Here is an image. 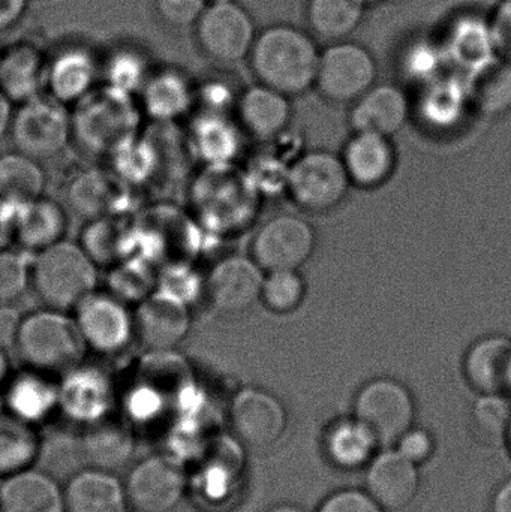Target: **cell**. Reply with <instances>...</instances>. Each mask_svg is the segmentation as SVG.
Wrapping results in <instances>:
<instances>
[{
    "instance_id": "7bdbcfd3",
    "label": "cell",
    "mask_w": 511,
    "mask_h": 512,
    "mask_svg": "<svg viewBox=\"0 0 511 512\" xmlns=\"http://www.w3.org/2000/svg\"><path fill=\"white\" fill-rule=\"evenodd\" d=\"M306 285L299 270L270 271L264 277L260 301L276 315H288L302 306Z\"/></svg>"
},
{
    "instance_id": "e575fe53",
    "label": "cell",
    "mask_w": 511,
    "mask_h": 512,
    "mask_svg": "<svg viewBox=\"0 0 511 512\" xmlns=\"http://www.w3.org/2000/svg\"><path fill=\"white\" fill-rule=\"evenodd\" d=\"M368 0H309L306 17L315 35L339 42L356 32Z\"/></svg>"
},
{
    "instance_id": "8fae6325",
    "label": "cell",
    "mask_w": 511,
    "mask_h": 512,
    "mask_svg": "<svg viewBox=\"0 0 511 512\" xmlns=\"http://www.w3.org/2000/svg\"><path fill=\"white\" fill-rule=\"evenodd\" d=\"M315 231L305 219L279 215L255 234L251 256L266 273L299 270L315 251Z\"/></svg>"
},
{
    "instance_id": "db71d44e",
    "label": "cell",
    "mask_w": 511,
    "mask_h": 512,
    "mask_svg": "<svg viewBox=\"0 0 511 512\" xmlns=\"http://www.w3.org/2000/svg\"><path fill=\"white\" fill-rule=\"evenodd\" d=\"M492 512H511V481L495 493Z\"/></svg>"
},
{
    "instance_id": "f6af8a7d",
    "label": "cell",
    "mask_w": 511,
    "mask_h": 512,
    "mask_svg": "<svg viewBox=\"0 0 511 512\" xmlns=\"http://www.w3.org/2000/svg\"><path fill=\"white\" fill-rule=\"evenodd\" d=\"M32 256L20 248L0 251V306L15 303L29 291Z\"/></svg>"
},
{
    "instance_id": "d6a6232c",
    "label": "cell",
    "mask_w": 511,
    "mask_h": 512,
    "mask_svg": "<svg viewBox=\"0 0 511 512\" xmlns=\"http://www.w3.org/2000/svg\"><path fill=\"white\" fill-rule=\"evenodd\" d=\"M41 161L20 152L0 153V203L21 206L44 195Z\"/></svg>"
},
{
    "instance_id": "6f0895ef",
    "label": "cell",
    "mask_w": 511,
    "mask_h": 512,
    "mask_svg": "<svg viewBox=\"0 0 511 512\" xmlns=\"http://www.w3.org/2000/svg\"><path fill=\"white\" fill-rule=\"evenodd\" d=\"M269 512H306L300 510V508L293 507V505H279V507L273 508Z\"/></svg>"
},
{
    "instance_id": "7a4b0ae2",
    "label": "cell",
    "mask_w": 511,
    "mask_h": 512,
    "mask_svg": "<svg viewBox=\"0 0 511 512\" xmlns=\"http://www.w3.org/2000/svg\"><path fill=\"white\" fill-rule=\"evenodd\" d=\"M320 56L308 33L288 24H276L255 38L249 60L260 84L291 98L315 86Z\"/></svg>"
},
{
    "instance_id": "8d00e7d4",
    "label": "cell",
    "mask_w": 511,
    "mask_h": 512,
    "mask_svg": "<svg viewBox=\"0 0 511 512\" xmlns=\"http://www.w3.org/2000/svg\"><path fill=\"white\" fill-rule=\"evenodd\" d=\"M188 143L206 165L228 164L237 146L234 129L221 114L200 113L189 129Z\"/></svg>"
},
{
    "instance_id": "681fc988",
    "label": "cell",
    "mask_w": 511,
    "mask_h": 512,
    "mask_svg": "<svg viewBox=\"0 0 511 512\" xmlns=\"http://www.w3.org/2000/svg\"><path fill=\"white\" fill-rule=\"evenodd\" d=\"M489 24L495 53L500 59L511 63V0H500L489 17Z\"/></svg>"
},
{
    "instance_id": "ba28073f",
    "label": "cell",
    "mask_w": 511,
    "mask_h": 512,
    "mask_svg": "<svg viewBox=\"0 0 511 512\" xmlns=\"http://www.w3.org/2000/svg\"><path fill=\"white\" fill-rule=\"evenodd\" d=\"M354 414L377 444L389 447L413 426L416 406L404 384L395 379L377 378L357 393Z\"/></svg>"
},
{
    "instance_id": "c3c4849f",
    "label": "cell",
    "mask_w": 511,
    "mask_h": 512,
    "mask_svg": "<svg viewBox=\"0 0 511 512\" xmlns=\"http://www.w3.org/2000/svg\"><path fill=\"white\" fill-rule=\"evenodd\" d=\"M317 512H384V508L369 493L341 490L329 496Z\"/></svg>"
},
{
    "instance_id": "603a6c76",
    "label": "cell",
    "mask_w": 511,
    "mask_h": 512,
    "mask_svg": "<svg viewBox=\"0 0 511 512\" xmlns=\"http://www.w3.org/2000/svg\"><path fill=\"white\" fill-rule=\"evenodd\" d=\"M410 117V101L395 84H375L353 104L350 123L354 132L392 138Z\"/></svg>"
},
{
    "instance_id": "5b68a950",
    "label": "cell",
    "mask_w": 511,
    "mask_h": 512,
    "mask_svg": "<svg viewBox=\"0 0 511 512\" xmlns=\"http://www.w3.org/2000/svg\"><path fill=\"white\" fill-rule=\"evenodd\" d=\"M8 135L15 150L38 161L54 158L71 143V107L41 93L15 105Z\"/></svg>"
},
{
    "instance_id": "9a60e30c",
    "label": "cell",
    "mask_w": 511,
    "mask_h": 512,
    "mask_svg": "<svg viewBox=\"0 0 511 512\" xmlns=\"http://www.w3.org/2000/svg\"><path fill=\"white\" fill-rule=\"evenodd\" d=\"M185 489V471L176 460L165 456L147 457L129 474L126 501L135 511L168 512L182 501Z\"/></svg>"
},
{
    "instance_id": "bcb514c9",
    "label": "cell",
    "mask_w": 511,
    "mask_h": 512,
    "mask_svg": "<svg viewBox=\"0 0 511 512\" xmlns=\"http://www.w3.org/2000/svg\"><path fill=\"white\" fill-rule=\"evenodd\" d=\"M156 289L191 306L204 292V280L198 279L189 262L168 264L158 270Z\"/></svg>"
},
{
    "instance_id": "ac0fdd59",
    "label": "cell",
    "mask_w": 511,
    "mask_h": 512,
    "mask_svg": "<svg viewBox=\"0 0 511 512\" xmlns=\"http://www.w3.org/2000/svg\"><path fill=\"white\" fill-rule=\"evenodd\" d=\"M128 186L110 170L77 168L66 180L65 197L69 207L87 221L104 216L123 215Z\"/></svg>"
},
{
    "instance_id": "277c9868",
    "label": "cell",
    "mask_w": 511,
    "mask_h": 512,
    "mask_svg": "<svg viewBox=\"0 0 511 512\" xmlns=\"http://www.w3.org/2000/svg\"><path fill=\"white\" fill-rule=\"evenodd\" d=\"M98 268L80 243L63 239L33 254L30 289L42 306L72 313L96 291Z\"/></svg>"
},
{
    "instance_id": "680465c9",
    "label": "cell",
    "mask_w": 511,
    "mask_h": 512,
    "mask_svg": "<svg viewBox=\"0 0 511 512\" xmlns=\"http://www.w3.org/2000/svg\"><path fill=\"white\" fill-rule=\"evenodd\" d=\"M506 441H507V444H509L510 453H511V421H510V426H509V432H507Z\"/></svg>"
},
{
    "instance_id": "816d5d0a",
    "label": "cell",
    "mask_w": 511,
    "mask_h": 512,
    "mask_svg": "<svg viewBox=\"0 0 511 512\" xmlns=\"http://www.w3.org/2000/svg\"><path fill=\"white\" fill-rule=\"evenodd\" d=\"M17 207L0 203V251L14 245V216Z\"/></svg>"
},
{
    "instance_id": "f1b7e54d",
    "label": "cell",
    "mask_w": 511,
    "mask_h": 512,
    "mask_svg": "<svg viewBox=\"0 0 511 512\" xmlns=\"http://www.w3.org/2000/svg\"><path fill=\"white\" fill-rule=\"evenodd\" d=\"M63 501L65 512H125L126 493L110 472L96 468L74 475Z\"/></svg>"
},
{
    "instance_id": "74e56055",
    "label": "cell",
    "mask_w": 511,
    "mask_h": 512,
    "mask_svg": "<svg viewBox=\"0 0 511 512\" xmlns=\"http://www.w3.org/2000/svg\"><path fill=\"white\" fill-rule=\"evenodd\" d=\"M152 71L146 53L132 45L114 48L101 63V78L105 86L132 96L140 93Z\"/></svg>"
},
{
    "instance_id": "83f0119b",
    "label": "cell",
    "mask_w": 511,
    "mask_h": 512,
    "mask_svg": "<svg viewBox=\"0 0 511 512\" xmlns=\"http://www.w3.org/2000/svg\"><path fill=\"white\" fill-rule=\"evenodd\" d=\"M0 512H65V501L48 475L24 469L0 486Z\"/></svg>"
},
{
    "instance_id": "484cf974",
    "label": "cell",
    "mask_w": 511,
    "mask_h": 512,
    "mask_svg": "<svg viewBox=\"0 0 511 512\" xmlns=\"http://www.w3.org/2000/svg\"><path fill=\"white\" fill-rule=\"evenodd\" d=\"M237 111L242 128L258 140H272L290 125L288 96L263 84L251 87L240 96Z\"/></svg>"
},
{
    "instance_id": "44dd1931",
    "label": "cell",
    "mask_w": 511,
    "mask_h": 512,
    "mask_svg": "<svg viewBox=\"0 0 511 512\" xmlns=\"http://www.w3.org/2000/svg\"><path fill=\"white\" fill-rule=\"evenodd\" d=\"M366 486L384 510H405L419 492L417 465L398 450L384 451L369 466Z\"/></svg>"
},
{
    "instance_id": "6da1fadb",
    "label": "cell",
    "mask_w": 511,
    "mask_h": 512,
    "mask_svg": "<svg viewBox=\"0 0 511 512\" xmlns=\"http://www.w3.org/2000/svg\"><path fill=\"white\" fill-rule=\"evenodd\" d=\"M143 117L135 96L96 86L71 107V144L89 158L107 161L143 132Z\"/></svg>"
},
{
    "instance_id": "f35d334b",
    "label": "cell",
    "mask_w": 511,
    "mask_h": 512,
    "mask_svg": "<svg viewBox=\"0 0 511 512\" xmlns=\"http://www.w3.org/2000/svg\"><path fill=\"white\" fill-rule=\"evenodd\" d=\"M108 170L126 186H141L158 179L159 164L152 141L141 132L107 159Z\"/></svg>"
},
{
    "instance_id": "7402d4cb",
    "label": "cell",
    "mask_w": 511,
    "mask_h": 512,
    "mask_svg": "<svg viewBox=\"0 0 511 512\" xmlns=\"http://www.w3.org/2000/svg\"><path fill=\"white\" fill-rule=\"evenodd\" d=\"M341 158L351 185L362 189H377L389 182L398 161L390 138L371 132H354Z\"/></svg>"
},
{
    "instance_id": "52a82bcc",
    "label": "cell",
    "mask_w": 511,
    "mask_h": 512,
    "mask_svg": "<svg viewBox=\"0 0 511 512\" xmlns=\"http://www.w3.org/2000/svg\"><path fill=\"white\" fill-rule=\"evenodd\" d=\"M195 36L201 51L221 65L245 60L257 38L251 15L234 0H212L195 24Z\"/></svg>"
},
{
    "instance_id": "60d3db41",
    "label": "cell",
    "mask_w": 511,
    "mask_h": 512,
    "mask_svg": "<svg viewBox=\"0 0 511 512\" xmlns=\"http://www.w3.org/2000/svg\"><path fill=\"white\" fill-rule=\"evenodd\" d=\"M108 270V292L129 306L140 303L156 289L158 270L141 256L123 259Z\"/></svg>"
},
{
    "instance_id": "d590c367",
    "label": "cell",
    "mask_w": 511,
    "mask_h": 512,
    "mask_svg": "<svg viewBox=\"0 0 511 512\" xmlns=\"http://www.w3.org/2000/svg\"><path fill=\"white\" fill-rule=\"evenodd\" d=\"M6 385L9 408L23 420L41 417L59 402V387H54L51 376L27 367L11 376Z\"/></svg>"
},
{
    "instance_id": "4dcf8cb0",
    "label": "cell",
    "mask_w": 511,
    "mask_h": 512,
    "mask_svg": "<svg viewBox=\"0 0 511 512\" xmlns=\"http://www.w3.org/2000/svg\"><path fill=\"white\" fill-rule=\"evenodd\" d=\"M446 53L467 72L476 71L497 57L489 18L477 15L459 18L447 35Z\"/></svg>"
},
{
    "instance_id": "1f68e13d",
    "label": "cell",
    "mask_w": 511,
    "mask_h": 512,
    "mask_svg": "<svg viewBox=\"0 0 511 512\" xmlns=\"http://www.w3.org/2000/svg\"><path fill=\"white\" fill-rule=\"evenodd\" d=\"M467 95L482 116L501 117L511 111V63L494 57L470 72Z\"/></svg>"
},
{
    "instance_id": "9f6ffc18",
    "label": "cell",
    "mask_w": 511,
    "mask_h": 512,
    "mask_svg": "<svg viewBox=\"0 0 511 512\" xmlns=\"http://www.w3.org/2000/svg\"><path fill=\"white\" fill-rule=\"evenodd\" d=\"M9 378H11V363H9L5 349L0 345V388L6 385Z\"/></svg>"
},
{
    "instance_id": "7c38bea8",
    "label": "cell",
    "mask_w": 511,
    "mask_h": 512,
    "mask_svg": "<svg viewBox=\"0 0 511 512\" xmlns=\"http://www.w3.org/2000/svg\"><path fill=\"white\" fill-rule=\"evenodd\" d=\"M132 315L135 342L147 351H173L192 327L191 306L158 289L135 304Z\"/></svg>"
},
{
    "instance_id": "cb8c5ba5",
    "label": "cell",
    "mask_w": 511,
    "mask_h": 512,
    "mask_svg": "<svg viewBox=\"0 0 511 512\" xmlns=\"http://www.w3.org/2000/svg\"><path fill=\"white\" fill-rule=\"evenodd\" d=\"M68 224L65 207L41 195L15 210L14 243L29 254H36L65 239Z\"/></svg>"
},
{
    "instance_id": "7dc6e473",
    "label": "cell",
    "mask_w": 511,
    "mask_h": 512,
    "mask_svg": "<svg viewBox=\"0 0 511 512\" xmlns=\"http://www.w3.org/2000/svg\"><path fill=\"white\" fill-rule=\"evenodd\" d=\"M159 20L171 29L195 26L207 6V0H153Z\"/></svg>"
},
{
    "instance_id": "3957f363",
    "label": "cell",
    "mask_w": 511,
    "mask_h": 512,
    "mask_svg": "<svg viewBox=\"0 0 511 512\" xmlns=\"http://www.w3.org/2000/svg\"><path fill=\"white\" fill-rule=\"evenodd\" d=\"M14 351L27 369L53 376L83 363L87 348L71 312L42 306L15 325Z\"/></svg>"
},
{
    "instance_id": "30bf717a",
    "label": "cell",
    "mask_w": 511,
    "mask_h": 512,
    "mask_svg": "<svg viewBox=\"0 0 511 512\" xmlns=\"http://www.w3.org/2000/svg\"><path fill=\"white\" fill-rule=\"evenodd\" d=\"M377 62L363 45L339 41L320 56L315 87L327 101L354 104L377 83Z\"/></svg>"
},
{
    "instance_id": "94428289",
    "label": "cell",
    "mask_w": 511,
    "mask_h": 512,
    "mask_svg": "<svg viewBox=\"0 0 511 512\" xmlns=\"http://www.w3.org/2000/svg\"><path fill=\"white\" fill-rule=\"evenodd\" d=\"M510 394H511V388H510Z\"/></svg>"
},
{
    "instance_id": "4fadbf2b",
    "label": "cell",
    "mask_w": 511,
    "mask_h": 512,
    "mask_svg": "<svg viewBox=\"0 0 511 512\" xmlns=\"http://www.w3.org/2000/svg\"><path fill=\"white\" fill-rule=\"evenodd\" d=\"M264 277L252 256H225L204 279V295L218 312L242 313L260 301Z\"/></svg>"
},
{
    "instance_id": "e0dca14e",
    "label": "cell",
    "mask_w": 511,
    "mask_h": 512,
    "mask_svg": "<svg viewBox=\"0 0 511 512\" xmlns=\"http://www.w3.org/2000/svg\"><path fill=\"white\" fill-rule=\"evenodd\" d=\"M101 63L90 48L66 45L48 57L45 92L72 107L98 86Z\"/></svg>"
},
{
    "instance_id": "ee69618b",
    "label": "cell",
    "mask_w": 511,
    "mask_h": 512,
    "mask_svg": "<svg viewBox=\"0 0 511 512\" xmlns=\"http://www.w3.org/2000/svg\"><path fill=\"white\" fill-rule=\"evenodd\" d=\"M511 421V405L504 394H482L474 403L473 427L486 444H500L506 439Z\"/></svg>"
},
{
    "instance_id": "b9f144b4",
    "label": "cell",
    "mask_w": 511,
    "mask_h": 512,
    "mask_svg": "<svg viewBox=\"0 0 511 512\" xmlns=\"http://www.w3.org/2000/svg\"><path fill=\"white\" fill-rule=\"evenodd\" d=\"M38 450L35 433L26 420L0 417V474L24 471Z\"/></svg>"
},
{
    "instance_id": "8992f818",
    "label": "cell",
    "mask_w": 511,
    "mask_h": 512,
    "mask_svg": "<svg viewBox=\"0 0 511 512\" xmlns=\"http://www.w3.org/2000/svg\"><path fill=\"white\" fill-rule=\"evenodd\" d=\"M351 182L341 156L323 150L306 153L288 170L291 200L311 213L336 209L347 197Z\"/></svg>"
},
{
    "instance_id": "ffe728a7",
    "label": "cell",
    "mask_w": 511,
    "mask_h": 512,
    "mask_svg": "<svg viewBox=\"0 0 511 512\" xmlns=\"http://www.w3.org/2000/svg\"><path fill=\"white\" fill-rule=\"evenodd\" d=\"M48 56L33 42L20 41L0 51V93L14 105L45 92Z\"/></svg>"
},
{
    "instance_id": "836d02e7",
    "label": "cell",
    "mask_w": 511,
    "mask_h": 512,
    "mask_svg": "<svg viewBox=\"0 0 511 512\" xmlns=\"http://www.w3.org/2000/svg\"><path fill=\"white\" fill-rule=\"evenodd\" d=\"M134 450V436L125 424L96 421L83 439V453L98 469L111 471L125 465Z\"/></svg>"
},
{
    "instance_id": "2e32d148",
    "label": "cell",
    "mask_w": 511,
    "mask_h": 512,
    "mask_svg": "<svg viewBox=\"0 0 511 512\" xmlns=\"http://www.w3.org/2000/svg\"><path fill=\"white\" fill-rule=\"evenodd\" d=\"M228 164L207 165L189 191L194 218L212 231H224L237 221L236 189L242 186Z\"/></svg>"
},
{
    "instance_id": "f5cc1de1",
    "label": "cell",
    "mask_w": 511,
    "mask_h": 512,
    "mask_svg": "<svg viewBox=\"0 0 511 512\" xmlns=\"http://www.w3.org/2000/svg\"><path fill=\"white\" fill-rule=\"evenodd\" d=\"M27 0H0V32L14 26L26 11Z\"/></svg>"
},
{
    "instance_id": "ab89813d",
    "label": "cell",
    "mask_w": 511,
    "mask_h": 512,
    "mask_svg": "<svg viewBox=\"0 0 511 512\" xmlns=\"http://www.w3.org/2000/svg\"><path fill=\"white\" fill-rule=\"evenodd\" d=\"M377 441L359 420L335 424L326 439V450L335 465L356 469L371 459Z\"/></svg>"
},
{
    "instance_id": "d6986e66",
    "label": "cell",
    "mask_w": 511,
    "mask_h": 512,
    "mask_svg": "<svg viewBox=\"0 0 511 512\" xmlns=\"http://www.w3.org/2000/svg\"><path fill=\"white\" fill-rule=\"evenodd\" d=\"M195 93L197 89L182 69L162 66L147 78L138 104L150 122H177L194 108Z\"/></svg>"
},
{
    "instance_id": "f546056e",
    "label": "cell",
    "mask_w": 511,
    "mask_h": 512,
    "mask_svg": "<svg viewBox=\"0 0 511 512\" xmlns=\"http://www.w3.org/2000/svg\"><path fill=\"white\" fill-rule=\"evenodd\" d=\"M110 397V379L99 367L80 363L62 375L59 402L72 414L98 417Z\"/></svg>"
},
{
    "instance_id": "4316f807",
    "label": "cell",
    "mask_w": 511,
    "mask_h": 512,
    "mask_svg": "<svg viewBox=\"0 0 511 512\" xmlns=\"http://www.w3.org/2000/svg\"><path fill=\"white\" fill-rule=\"evenodd\" d=\"M78 243L98 267L110 268L135 256L137 230L123 215L104 216L89 221Z\"/></svg>"
},
{
    "instance_id": "11a10c76",
    "label": "cell",
    "mask_w": 511,
    "mask_h": 512,
    "mask_svg": "<svg viewBox=\"0 0 511 512\" xmlns=\"http://www.w3.org/2000/svg\"><path fill=\"white\" fill-rule=\"evenodd\" d=\"M12 105L14 104H12L6 96H3L2 93H0V140H2L5 135H8L12 113H14Z\"/></svg>"
},
{
    "instance_id": "5bb4252c",
    "label": "cell",
    "mask_w": 511,
    "mask_h": 512,
    "mask_svg": "<svg viewBox=\"0 0 511 512\" xmlns=\"http://www.w3.org/2000/svg\"><path fill=\"white\" fill-rule=\"evenodd\" d=\"M230 424L240 442L254 450H266L285 432L287 412L273 394L243 388L231 400Z\"/></svg>"
},
{
    "instance_id": "9c48e42d",
    "label": "cell",
    "mask_w": 511,
    "mask_h": 512,
    "mask_svg": "<svg viewBox=\"0 0 511 512\" xmlns=\"http://www.w3.org/2000/svg\"><path fill=\"white\" fill-rule=\"evenodd\" d=\"M87 351L117 355L135 342L134 315L129 304L108 291H93L72 310Z\"/></svg>"
},
{
    "instance_id": "d4e9b609",
    "label": "cell",
    "mask_w": 511,
    "mask_h": 512,
    "mask_svg": "<svg viewBox=\"0 0 511 512\" xmlns=\"http://www.w3.org/2000/svg\"><path fill=\"white\" fill-rule=\"evenodd\" d=\"M468 384L480 394H506L511 388V339L503 334L482 337L464 358Z\"/></svg>"
},
{
    "instance_id": "91938a15",
    "label": "cell",
    "mask_w": 511,
    "mask_h": 512,
    "mask_svg": "<svg viewBox=\"0 0 511 512\" xmlns=\"http://www.w3.org/2000/svg\"><path fill=\"white\" fill-rule=\"evenodd\" d=\"M134 512H141V511H135V510H134Z\"/></svg>"
},
{
    "instance_id": "f907efd6",
    "label": "cell",
    "mask_w": 511,
    "mask_h": 512,
    "mask_svg": "<svg viewBox=\"0 0 511 512\" xmlns=\"http://www.w3.org/2000/svg\"><path fill=\"white\" fill-rule=\"evenodd\" d=\"M398 451L411 462H426L434 451V441L425 430L410 429L399 438Z\"/></svg>"
}]
</instances>
